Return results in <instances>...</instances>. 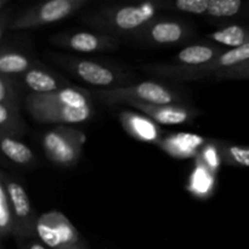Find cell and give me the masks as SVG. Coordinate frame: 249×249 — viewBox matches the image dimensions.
<instances>
[{
    "label": "cell",
    "instance_id": "cell-5",
    "mask_svg": "<svg viewBox=\"0 0 249 249\" xmlns=\"http://www.w3.org/2000/svg\"><path fill=\"white\" fill-rule=\"evenodd\" d=\"M92 97L106 106L138 101L155 105L186 104V96L175 87L164 83L145 80L114 89H90Z\"/></svg>",
    "mask_w": 249,
    "mask_h": 249
},
{
    "label": "cell",
    "instance_id": "cell-20",
    "mask_svg": "<svg viewBox=\"0 0 249 249\" xmlns=\"http://www.w3.org/2000/svg\"><path fill=\"white\" fill-rule=\"evenodd\" d=\"M27 131L28 125L22 118L21 109L0 105V136L19 139Z\"/></svg>",
    "mask_w": 249,
    "mask_h": 249
},
{
    "label": "cell",
    "instance_id": "cell-28",
    "mask_svg": "<svg viewBox=\"0 0 249 249\" xmlns=\"http://www.w3.org/2000/svg\"><path fill=\"white\" fill-rule=\"evenodd\" d=\"M17 245H18V249H49L38 238H29V240L21 241Z\"/></svg>",
    "mask_w": 249,
    "mask_h": 249
},
{
    "label": "cell",
    "instance_id": "cell-16",
    "mask_svg": "<svg viewBox=\"0 0 249 249\" xmlns=\"http://www.w3.org/2000/svg\"><path fill=\"white\" fill-rule=\"evenodd\" d=\"M225 50L226 48L214 41H198L184 46L169 62L185 67H199L214 61Z\"/></svg>",
    "mask_w": 249,
    "mask_h": 249
},
{
    "label": "cell",
    "instance_id": "cell-21",
    "mask_svg": "<svg viewBox=\"0 0 249 249\" xmlns=\"http://www.w3.org/2000/svg\"><path fill=\"white\" fill-rule=\"evenodd\" d=\"M221 163L229 167L249 168V145H237L215 140Z\"/></svg>",
    "mask_w": 249,
    "mask_h": 249
},
{
    "label": "cell",
    "instance_id": "cell-18",
    "mask_svg": "<svg viewBox=\"0 0 249 249\" xmlns=\"http://www.w3.org/2000/svg\"><path fill=\"white\" fill-rule=\"evenodd\" d=\"M0 148H1L2 155L17 165L31 167L36 160L32 148L19 141V139L0 136Z\"/></svg>",
    "mask_w": 249,
    "mask_h": 249
},
{
    "label": "cell",
    "instance_id": "cell-17",
    "mask_svg": "<svg viewBox=\"0 0 249 249\" xmlns=\"http://www.w3.org/2000/svg\"><path fill=\"white\" fill-rule=\"evenodd\" d=\"M40 60L16 48L2 46L0 51V74L19 77L36 66Z\"/></svg>",
    "mask_w": 249,
    "mask_h": 249
},
{
    "label": "cell",
    "instance_id": "cell-23",
    "mask_svg": "<svg viewBox=\"0 0 249 249\" xmlns=\"http://www.w3.org/2000/svg\"><path fill=\"white\" fill-rule=\"evenodd\" d=\"M22 91L16 78L0 74V105L21 109Z\"/></svg>",
    "mask_w": 249,
    "mask_h": 249
},
{
    "label": "cell",
    "instance_id": "cell-14",
    "mask_svg": "<svg viewBox=\"0 0 249 249\" xmlns=\"http://www.w3.org/2000/svg\"><path fill=\"white\" fill-rule=\"evenodd\" d=\"M208 140L192 133L168 134L162 138L158 147L168 156L178 160L197 158Z\"/></svg>",
    "mask_w": 249,
    "mask_h": 249
},
{
    "label": "cell",
    "instance_id": "cell-15",
    "mask_svg": "<svg viewBox=\"0 0 249 249\" xmlns=\"http://www.w3.org/2000/svg\"><path fill=\"white\" fill-rule=\"evenodd\" d=\"M118 119L124 130L139 141L147 143H155L156 146L162 140L163 135L160 124L142 113L123 109L119 112Z\"/></svg>",
    "mask_w": 249,
    "mask_h": 249
},
{
    "label": "cell",
    "instance_id": "cell-1",
    "mask_svg": "<svg viewBox=\"0 0 249 249\" xmlns=\"http://www.w3.org/2000/svg\"><path fill=\"white\" fill-rule=\"evenodd\" d=\"M91 91L73 87L48 94H27L24 107L38 123L56 125H74L90 121L94 116Z\"/></svg>",
    "mask_w": 249,
    "mask_h": 249
},
{
    "label": "cell",
    "instance_id": "cell-12",
    "mask_svg": "<svg viewBox=\"0 0 249 249\" xmlns=\"http://www.w3.org/2000/svg\"><path fill=\"white\" fill-rule=\"evenodd\" d=\"M125 106L131 107L136 111L141 112L152 121L160 125H180L187 124L196 119L201 112L194 106L187 104H169V105H155L147 102L130 101L126 102Z\"/></svg>",
    "mask_w": 249,
    "mask_h": 249
},
{
    "label": "cell",
    "instance_id": "cell-2",
    "mask_svg": "<svg viewBox=\"0 0 249 249\" xmlns=\"http://www.w3.org/2000/svg\"><path fill=\"white\" fill-rule=\"evenodd\" d=\"M162 10V0L141 4L113 5L88 12L82 17V22L96 32L118 38H130L158 17V12Z\"/></svg>",
    "mask_w": 249,
    "mask_h": 249
},
{
    "label": "cell",
    "instance_id": "cell-7",
    "mask_svg": "<svg viewBox=\"0 0 249 249\" xmlns=\"http://www.w3.org/2000/svg\"><path fill=\"white\" fill-rule=\"evenodd\" d=\"M196 34L194 26L174 17H156L140 32L128 38L146 48H170L182 45Z\"/></svg>",
    "mask_w": 249,
    "mask_h": 249
},
{
    "label": "cell",
    "instance_id": "cell-3",
    "mask_svg": "<svg viewBox=\"0 0 249 249\" xmlns=\"http://www.w3.org/2000/svg\"><path fill=\"white\" fill-rule=\"evenodd\" d=\"M44 53L58 68L92 87V89H114L136 83L131 73L104 60L50 50Z\"/></svg>",
    "mask_w": 249,
    "mask_h": 249
},
{
    "label": "cell",
    "instance_id": "cell-6",
    "mask_svg": "<svg viewBox=\"0 0 249 249\" xmlns=\"http://www.w3.org/2000/svg\"><path fill=\"white\" fill-rule=\"evenodd\" d=\"M87 135L73 125H55L41 139L45 157L61 168L74 167L80 160Z\"/></svg>",
    "mask_w": 249,
    "mask_h": 249
},
{
    "label": "cell",
    "instance_id": "cell-9",
    "mask_svg": "<svg viewBox=\"0 0 249 249\" xmlns=\"http://www.w3.org/2000/svg\"><path fill=\"white\" fill-rule=\"evenodd\" d=\"M0 182L6 189L14 212L15 232L12 237L17 243L29 238H36V221L39 216L32 206L29 195L23 185L4 170L0 172Z\"/></svg>",
    "mask_w": 249,
    "mask_h": 249
},
{
    "label": "cell",
    "instance_id": "cell-13",
    "mask_svg": "<svg viewBox=\"0 0 249 249\" xmlns=\"http://www.w3.org/2000/svg\"><path fill=\"white\" fill-rule=\"evenodd\" d=\"M16 79L21 89L28 94H48L74 85L68 78L49 68L41 61Z\"/></svg>",
    "mask_w": 249,
    "mask_h": 249
},
{
    "label": "cell",
    "instance_id": "cell-22",
    "mask_svg": "<svg viewBox=\"0 0 249 249\" xmlns=\"http://www.w3.org/2000/svg\"><path fill=\"white\" fill-rule=\"evenodd\" d=\"M196 169L192 173L191 180H190V189L192 194L196 196L204 197L206 195H209L213 190V181H214V173L209 170L203 163L196 158Z\"/></svg>",
    "mask_w": 249,
    "mask_h": 249
},
{
    "label": "cell",
    "instance_id": "cell-26",
    "mask_svg": "<svg viewBox=\"0 0 249 249\" xmlns=\"http://www.w3.org/2000/svg\"><path fill=\"white\" fill-rule=\"evenodd\" d=\"M163 10H173V11L184 12L189 15H207L209 6V0H172L163 1Z\"/></svg>",
    "mask_w": 249,
    "mask_h": 249
},
{
    "label": "cell",
    "instance_id": "cell-4",
    "mask_svg": "<svg viewBox=\"0 0 249 249\" xmlns=\"http://www.w3.org/2000/svg\"><path fill=\"white\" fill-rule=\"evenodd\" d=\"M249 60V44L235 49H226L219 57L199 67H185L170 62L142 63L138 68L160 79L174 80L178 83L196 82L207 78H215L218 73L231 70Z\"/></svg>",
    "mask_w": 249,
    "mask_h": 249
},
{
    "label": "cell",
    "instance_id": "cell-25",
    "mask_svg": "<svg viewBox=\"0 0 249 249\" xmlns=\"http://www.w3.org/2000/svg\"><path fill=\"white\" fill-rule=\"evenodd\" d=\"M245 2L241 0H209L206 16L216 19L231 18L242 12Z\"/></svg>",
    "mask_w": 249,
    "mask_h": 249
},
{
    "label": "cell",
    "instance_id": "cell-27",
    "mask_svg": "<svg viewBox=\"0 0 249 249\" xmlns=\"http://www.w3.org/2000/svg\"><path fill=\"white\" fill-rule=\"evenodd\" d=\"M218 80H249V60L231 70L224 71L215 75Z\"/></svg>",
    "mask_w": 249,
    "mask_h": 249
},
{
    "label": "cell",
    "instance_id": "cell-10",
    "mask_svg": "<svg viewBox=\"0 0 249 249\" xmlns=\"http://www.w3.org/2000/svg\"><path fill=\"white\" fill-rule=\"evenodd\" d=\"M36 238L49 249L82 248L88 246L75 226L58 211H50L39 215Z\"/></svg>",
    "mask_w": 249,
    "mask_h": 249
},
{
    "label": "cell",
    "instance_id": "cell-11",
    "mask_svg": "<svg viewBox=\"0 0 249 249\" xmlns=\"http://www.w3.org/2000/svg\"><path fill=\"white\" fill-rule=\"evenodd\" d=\"M55 48L80 53H111L119 46V38L96 31H65L49 36Z\"/></svg>",
    "mask_w": 249,
    "mask_h": 249
},
{
    "label": "cell",
    "instance_id": "cell-8",
    "mask_svg": "<svg viewBox=\"0 0 249 249\" xmlns=\"http://www.w3.org/2000/svg\"><path fill=\"white\" fill-rule=\"evenodd\" d=\"M89 2L90 0H49L40 2L12 17L7 29H34L56 23L72 16Z\"/></svg>",
    "mask_w": 249,
    "mask_h": 249
},
{
    "label": "cell",
    "instance_id": "cell-29",
    "mask_svg": "<svg viewBox=\"0 0 249 249\" xmlns=\"http://www.w3.org/2000/svg\"><path fill=\"white\" fill-rule=\"evenodd\" d=\"M71 249H89V248H88V246H87V247H82V248H71Z\"/></svg>",
    "mask_w": 249,
    "mask_h": 249
},
{
    "label": "cell",
    "instance_id": "cell-24",
    "mask_svg": "<svg viewBox=\"0 0 249 249\" xmlns=\"http://www.w3.org/2000/svg\"><path fill=\"white\" fill-rule=\"evenodd\" d=\"M15 216L6 189L0 182V237L1 240L14 236Z\"/></svg>",
    "mask_w": 249,
    "mask_h": 249
},
{
    "label": "cell",
    "instance_id": "cell-19",
    "mask_svg": "<svg viewBox=\"0 0 249 249\" xmlns=\"http://www.w3.org/2000/svg\"><path fill=\"white\" fill-rule=\"evenodd\" d=\"M211 41L226 49H235L249 44V28L241 24H229L207 36Z\"/></svg>",
    "mask_w": 249,
    "mask_h": 249
}]
</instances>
